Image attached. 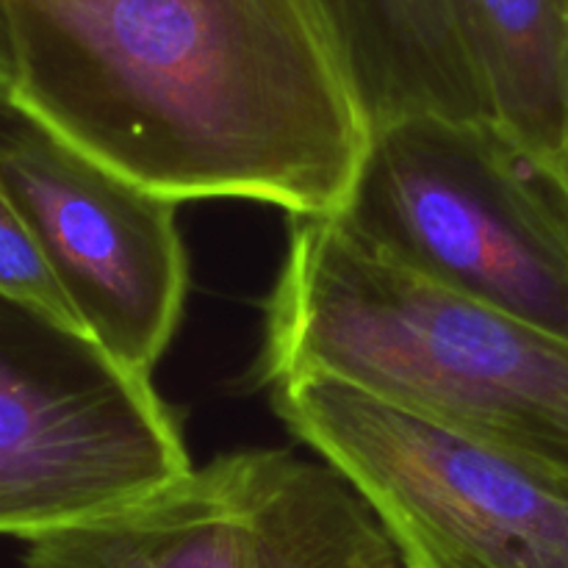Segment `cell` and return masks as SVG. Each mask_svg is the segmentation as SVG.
<instances>
[{
    "mask_svg": "<svg viewBox=\"0 0 568 568\" xmlns=\"http://www.w3.org/2000/svg\"><path fill=\"white\" fill-rule=\"evenodd\" d=\"M9 111L172 203L338 216L369 150L316 0H3Z\"/></svg>",
    "mask_w": 568,
    "mask_h": 568,
    "instance_id": "6da1fadb",
    "label": "cell"
},
{
    "mask_svg": "<svg viewBox=\"0 0 568 568\" xmlns=\"http://www.w3.org/2000/svg\"><path fill=\"white\" fill-rule=\"evenodd\" d=\"M364 497L288 449L214 458L142 503L28 544L22 568H399Z\"/></svg>",
    "mask_w": 568,
    "mask_h": 568,
    "instance_id": "8992f818",
    "label": "cell"
},
{
    "mask_svg": "<svg viewBox=\"0 0 568 568\" xmlns=\"http://www.w3.org/2000/svg\"><path fill=\"white\" fill-rule=\"evenodd\" d=\"M369 131L408 116L488 122L453 0H316Z\"/></svg>",
    "mask_w": 568,
    "mask_h": 568,
    "instance_id": "ba28073f",
    "label": "cell"
},
{
    "mask_svg": "<svg viewBox=\"0 0 568 568\" xmlns=\"http://www.w3.org/2000/svg\"><path fill=\"white\" fill-rule=\"evenodd\" d=\"M0 181L37 231L83 331L111 358L150 377L186 303L178 203L9 109H0Z\"/></svg>",
    "mask_w": 568,
    "mask_h": 568,
    "instance_id": "52a82bcc",
    "label": "cell"
},
{
    "mask_svg": "<svg viewBox=\"0 0 568 568\" xmlns=\"http://www.w3.org/2000/svg\"><path fill=\"white\" fill-rule=\"evenodd\" d=\"M353 383L568 477V338L447 292L294 216L266 303L258 377Z\"/></svg>",
    "mask_w": 568,
    "mask_h": 568,
    "instance_id": "7a4b0ae2",
    "label": "cell"
},
{
    "mask_svg": "<svg viewBox=\"0 0 568 568\" xmlns=\"http://www.w3.org/2000/svg\"><path fill=\"white\" fill-rule=\"evenodd\" d=\"M336 220L414 275L568 338V205L488 122L372 131Z\"/></svg>",
    "mask_w": 568,
    "mask_h": 568,
    "instance_id": "3957f363",
    "label": "cell"
},
{
    "mask_svg": "<svg viewBox=\"0 0 568 568\" xmlns=\"http://www.w3.org/2000/svg\"><path fill=\"white\" fill-rule=\"evenodd\" d=\"M11 83H14V59H11L9 22H6L3 0H0V109H9Z\"/></svg>",
    "mask_w": 568,
    "mask_h": 568,
    "instance_id": "8fae6325",
    "label": "cell"
},
{
    "mask_svg": "<svg viewBox=\"0 0 568 568\" xmlns=\"http://www.w3.org/2000/svg\"><path fill=\"white\" fill-rule=\"evenodd\" d=\"M189 471L181 427L148 375L0 297V538L89 525Z\"/></svg>",
    "mask_w": 568,
    "mask_h": 568,
    "instance_id": "5b68a950",
    "label": "cell"
},
{
    "mask_svg": "<svg viewBox=\"0 0 568 568\" xmlns=\"http://www.w3.org/2000/svg\"><path fill=\"white\" fill-rule=\"evenodd\" d=\"M272 405L397 547L449 568H568V477L558 471L336 377L275 383Z\"/></svg>",
    "mask_w": 568,
    "mask_h": 568,
    "instance_id": "277c9868",
    "label": "cell"
},
{
    "mask_svg": "<svg viewBox=\"0 0 568 568\" xmlns=\"http://www.w3.org/2000/svg\"><path fill=\"white\" fill-rule=\"evenodd\" d=\"M453 6L491 125L560 194L568 164V0Z\"/></svg>",
    "mask_w": 568,
    "mask_h": 568,
    "instance_id": "9c48e42d",
    "label": "cell"
},
{
    "mask_svg": "<svg viewBox=\"0 0 568 568\" xmlns=\"http://www.w3.org/2000/svg\"><path fill=\"white\" fill-rule=\"evenodd\" d=\"M397 549H399V558H403L405 568H449L447 564H442L436 555L427 552V549H422V547L403 544V547H397Z\"/></svg>",
    "mask_w": 568,
    "mask_h": 568,
    "instance_id": "7c38bea8",
    "label": "cell"
},
{
    "mask_svg": "<svg viewBox=\"0 0 568 568\" xmlns=\"http://www.w3.org/2000/svg\"><path fill=\"white\" fill-rule=\"evenodd\" d=\"M564 200L568 203V164H566V178H564Z\"/></svg>",
    "mask_w": 568,
    "mask_h": 568,
    "instance_id": "4fadbf2b",
    "label": "cell"
},
{
    "mask_svg": "<svg viewBox=\"0 0 568 568\" xmlns=\"http://www.w3.org/2000/svg\"><path fill=\"white\" fill-rule=\"evenodd\" d=\"M0 297L26 305L72 331L87 333L50 266L37 231L3 181H0Z\"/></svg>",
    "mask_w": 568,
    "mask_h": 568,
    "instance_id": "30bf717a",
    "label": "cell"
}]
</instances>
